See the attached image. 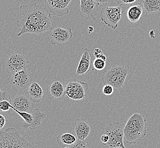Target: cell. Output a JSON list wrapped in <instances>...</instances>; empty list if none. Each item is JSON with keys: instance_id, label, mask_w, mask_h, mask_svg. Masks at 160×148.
<instances>
[{"instance_id": "7402d4cb", "label": "cell", "mask_w": 160, "mask_h": 148, "mask_svg": "<svg viewBox=\"0 0 160 148\" xmlns=\"http://www.w3.org/2000/svg\"><path fill=\"white\" fill-rule=\"evenodd\" d=\"M12 99L9 95L0 89V112L9 111L12 107Z\"/></svg>"}, {"instance_id": "d4e9b609", "label": "cell", "mask_w": 160, "mask_h": 148, "mask_svg": "<svg viewBox=\"0 0 160 148\" xmlns=\"http://www.w3.org/2000/svg\"><path fill=\"white\" fill-rule=\"evenodd\" d=\"M114 90V88L112 87V86L109 84H106L102 87V92L104 95L110 96L113 93Z\"/></svg>"}, {"instance_id": "52a82bcc", "label": "cell", "mask_w": 160, "mask_h": 148, "mask_svg": "<svg viewBox=\"0 0 160 148\" xmlns=\"http://www.w3.org/2000/svg\"><path fill=\"white\" fill-rule=\"evenodd\" d=\"M124 10V23L128 27H137L142 22L144 8L141 2L122 7Z\"/></svg>"}, {"instance_id": "9a60e30c", "label": "cell", "mask_w": 160, "mask_h": 148, "mask_svg": "<svg viewBox=\"0 0 160 148\" xmlns=\"http://www.w3.org/2000/svg\"><path fill=\"white\" fill-rule=\"evenodd\" d=\"M64 81L61 78L55 77L51 81L47 91V96L49 99L62 100L66 95Z\"/></svg>"}, {"instance_id": "cb8c5ba5", "label": "cell", "mask_w": 160, "mask_h": 148, "mask_svg": "<svg viewBox=\"0 0 160 148\" xmlns=\"http://www.w3.org/2000/svg\"><path fill=\"white\" fill-rule=\"evenodd\" d=\"M66 148H91V147L86 140H80L78 139L74 144Z\"/></svg>"}, {"instance_id": "f546056e", "label": "cell", "mask_w": 160, "mask_h": 148, "mask_svg": "<svg viewBox=\"0 0 160 148\" xmlns=\"http://www.w3.org/2000/svg\"><path fill=\"white\" fill-rule=\"evenodd\" d=\"M96 2L100 4H105V3H108L109 1L111 0H95Z\"/></svg>"}, {"instance_id": "6da1fadb", "label": "cell", "mask_w": 160, "mask_h": 148, "mask_svg": "<svg viewBox=\"0 0 160 148\" xmlns=\"http://www.w3.org/2000/svg\"><path fill=\"white\" fill-rule=\"evenodd\" d=\"M19 15L17 22L19 30L17 37L26 33L41 34L52 29L51 14L35 2L21 5Z\"/></svg>"}, {"instance_id": "5bb4252c", "label": "cell", "mask_w": 160, "mask_h": 148, "mask_svg": "<svg viewBox=\"0 0 160 148\" xmlns=\"http://www.w3.org/2000/svg\"><path fill=\"white\" fill-rule=\"evenodd\" d=\"M80 2L78 10L80 17L86 20H95L99 3L96 2L95 0H80Z\"/></svg>"}, {"instance_id": "4316f807", "label": "cell", "mask_w": 160, "mask_h": 148, "mask_svg": "<svg viewBox=\"0 0 160 148\" xmlns=\"http://www.w3.org/2000/svg\"><path fill=\"white\" fill-rule=\"evenodd\" d=\"M93 55L95 58H100L107 61V57L106 55L103 54L102 51L99 48H96L93 51Z\"/></svg>"}, {"instance_id": "ffe728a7", "label": "cell", "mask_w": 160, "mask_h": 148, "mask_svg": "<svg viewBox=\"0 0 160 148\" xmlns=\"http://www.w3.org/2000/svg\"><path fill=\"white\" fill-rule=\"evenodd\" d=\"M77 137L70 133H62L58 136L57 141L62 148H66L74 144L77 141Z\"/></svg>"}, {"instance_id": "3957f363", "label": "cell", "mask_w": 160, "mask_h": 148, "mask_svg": "<svg viewBox=\"0 0 160 148\" xmlns=\"http://www.w3.org/2000/svg\"><path fill=\"white\" fill-rule=\"evenodd\" d=\"M0 148H38L29 135L22 136L16 129L10 128L0 131Z\"/></svg>"}, {"instance_id": "ba28073f", "label": "cell", "mask_w": 160, "mask_h": 148, "mask_svg": "<svg viewBox=\"0 0 160 148\" xmlns=\"http://www.w3.org/2000/svg\"><path fill=\"white\" fill-rule=\"evenodd\" d=\"M88 84L78 81L77 79H71L67 81L65 87L66 95L70 99L82 100L85 99Z\"/></svg>"}, {"instance_id": "603a6c76", "label": "cell", "mask_w": 160, "mask_h": 148, "mask_svg": "<svg viewBox=\"0 0 160 148\" xmlns=\"http://www.w3.org/2000/svg\"><path fill=\"white\" fill-rule=\"evenodd\" d=\"M106 66V61L100 58H94L93 62V67L98 71L103 70Z\"/></svg>"}, {"instance_id": "f1b7e54d", "label": "cell", "mask_w": 160, "mask_h": 148, "mask_svg": "<svg viewBox=\"0 0 160 148\" xmlns=\"http://www.w3.org/2000/svg\"><path fill=\"white\" fill-rule=\"evenodd\" d=\"M109 137L106 134H103L100 137V140L102 142V145H104L107 144L108 142L109 141Z\"/></svg>"}, {"instance_id": "d6986e66", "label": "cell", "mask_w": 160, "mask_h": 148, "mask_svg": "<svg viewBox=\"0 0 160 148\" xmlns=\"http://www.w3.org/2000/svg\"><path fill=\"white\" fill-rule=\"evenodd\" d=\"M27 94L33 103H38L43 96V91L38 83L32 81L29 87Z\"/></svg>"}, {"instance_id": "d6a6232c", "label": "cell", "mask_w": 160, "mask_h": 148, "mask_svg": "<svg viewBox=\"0 0 160 148\" xmlns=\"http://www.w3.org/2000/svg\"></svg>"}, {"instance_id": "4dcf8cb0", "label": "cell", "mask_w": 160, "mask_h": 148, "mask_svg": "<svg viewBox=\"0 0 160 148\" xmlns=\"http://www.w3.org/2000/svg\"><path fill=\"white\" fill-rule=\"evenodd\" d=\"M88 32L89 33H91V32H93V27L92 26H89L88 27Z\"/></svg>"}, {"instance_id": "e0dca14e", "label": "cell", "mask_w": 160, "mask_h": 148, "mask_svg": "<svg viewBox=\"0 0 160 148\" xmlns=\"http://www.w3.org/2000/svg\"><path fill=\"white\" fill-rule=\"evenodd\" d=\"M73 37L71 28L64 29L57 27L52 30L50 34V41L53 45H59L68 41Z\"/></svg>"}, {"instance_id": "4fadbf2b", "label": "cell", "mask_w": 160, "mask_h": 148, "mask_svg": "<svg viewBox=\"0 0 160 148\" xmlns=\"http://www.w3.org/2000/svg\"><path fill=\"white\" fill-rule=\"evenodd\" d=\"M11 109L19 112L30 113L34 110V105L27 93H17L12 100Z\"/></svg>"}, {"instance_id": "484cf974", "label": "cell", "mask_w": 160, "mask_h": 148, "mask_svg": "<svg viewBox=\"0 0 160 148\" xmlns=\"http://www.w3.org/2000/svg\"><path fill=\"white\" fill-rule=\"evenodd\" d=\"M115 1L119 6L122 7H127L128 5L133 4L137 1V0H115Z\"/></svg>"}, {"instance_id": "1f68e13d", "label": "cell", "mask_w": 160, "mask_h": 148, "mask_svg": "<svg viewBox=\"0 0 160 148\" xmlns=\"http://www.w3.org/2000/svg\"><path fill=\"white\" fill-rule=\"evenodd\" d=\"M33 2H35V0H34V1H33Z\"/></svg>"}, {"instance_id": "5b68a950", "label": "cell", "mask_w": 160, "mask_h": 148, "mask_svg": "<svg viewBox=\"0 0 160 148\" xmlns=\"http://www.w3.org/2000/svg\"><path fill=\"white\" fill-rule=\"evenodd\" d=\"M12 111L13 116L15 119L17 120L22 119L23 120L22 128L24 130H38L41 126L42 121L47 117L46 114L42 112L39 108H35L30 113L19 112L16 110Z\"/></svg>"}, {"instance_id": "9c48e42d", "label": "cell", "mask_w": 160, "mask_h": 148, "mask_svg": "<svg viewBox=\"0 0 160 148\" xmlns=\"http://www.w3.org/2000/svg\"><path fill=\"white\" fill-rule=\"evenodd\" d=\"M122 17V8L120 6L104 7L100 14L101 21L107 26L116 29Z\"/></svg>"}, {"instance_id": "277c9868", "label": "cell", "mask_w": 160, "mask_h": 148, "mask_svg": "<svg viewBox=\"0 0 160 148\" xmlns=\"http://www.w3.org/2000/svg\"><path fill=\"white\" fill-rule=\"evenodd\" d=\"M129 74L127 67L122 65H114L103 71L102 75V83L112 86L115 90L123 87Z\"/></svg>"}, {"instance_id": "8992f818", "label": "cell", "mask_w": 160, "mask_h": 148, "mask_svg": "<svg viewBox=\"0 0 160 148\" xmlns=\"http://www.w3.org/2000/svg\"><path fill=\"white\" fill-rule=\"evenodd\" d=\"M124 126L120 122H115L107 126L104 134L109 136V141L104 146L109 148H126L124 143Z\"/></svg>"}, {"instance_id": "30bf717a", "label": "cell", "mask_w": 160, "mask_h": 148, "mask_svg": "<svg viewBox=\"0 0 160 148\" xmlns=\"http://www.w3.org/2000/svg\"><path fill=\"white\" fill-rule=\"evenodd\" d=\"M32 82V79L26 69L13 75L10 84L13 90L17 93H27Z\"/></svg>"}, {"instance_id": "83f0119b", "label": "cell", "mask_w": 160, "mask_h": 148, "mask_svg": "<svg viewBox=\"0 0 160 148\" xmlns=\"http://www.w3.org/2000/svg\"><path fill=\"white\" fill-rule=\"evenodd\" d=\"M6 119H5V117L3 116L2 114L0 113V130L2 129L4 126L6 124Z\"/></svg>"}, {"instance_id": "7a4b0ae2", "label": "cell", "mask_w": 160, "mask_h": 148, "mask_svg": "<svg viewBox=\"0 0 160 148\" xmlns=\"http://www.w3.org/2000/svg\"><path fill=\"white\" fill-rule=\"evenodd\" d=\"M147 119L144 115L135 113L128 119L124 126V136L125 142L136 144L147 135Z\"/></svg>"}, {"instance_id": "ac0fdd59", "label": "cell", "mask_w": 160, "mask_h": 148, "mask_svg": "<svg viewBox=\"0 0 160 148\" xmlns=\"http://www.w3.org/2000/svg\"><path fill=\"white\" fill-rule=\"evenodd\" d=\"M72 129L77 139L85 140L90 135L91 126L84 119H77L72 124Z\"/></svg>"}, {"instance_id": "44dd1931", "label": "cell", "mask_w": 160, "mask_h": 148, "mask_svg": "<svg viewBox=\"0 0 160 148\" xmlns=\"http://www.w3.org/2000/svg\"><path fill=\"white\" fill-rule=\"evenodd\" d=\"M144 9L148 13L160 12V0H141Z\"/></svg>"}, {"instance_id": "8fae6325", "label": "cell", "mask_w": 160, "mask_h": 148, "mask_svg": "<svg viewBox=\"0 0 160 148\" xmlns=\"http://www.w3.org/2000/svg\"><path fill=\"white\" fill-rule=\"evenodd\" d=\"M29 60L21 52H16L10 55L7 64V71L8 74L14 75L19 71L27 69Z\"/></svg>"}, {"instance_id": "2e32d148", "label": "cell", "mask_w": 160, "mask_h": 148, "mask_svg": "<svg viewBox=\"0 0 160 148\" xmlns=\"http://www.w3.org/2000/svg\"><path fill=\"white\" fill-rule=\"evenodd\" d=\"M94 58V56L90 52V50L87 48H84L77 67V75H83L90 71L93 70V62Z\"/></svg>"}, {"instance_id": "7c38bea8", "label": "cell", "mask_w": 160, "mask_h": 148, "mask_svg": "<svg viewBox=\"0 0 160 148\" xmlns=\"http://www.w3.org/2000/svg\"><path fill=\"white\" fill-rule=\"evenodd\" d=\"M72 0H45V7L51 14L57 17L68 15V6Z\"/></svg>"}]
</instances>
